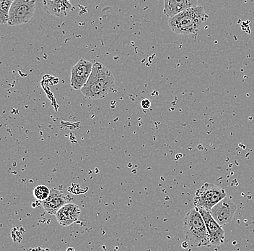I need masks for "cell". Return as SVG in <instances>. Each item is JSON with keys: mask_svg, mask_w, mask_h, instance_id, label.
I'll return each instance as SVG.
<instances>
[{"mask_svg": "<svg viewBox=\"0 0 254 251\" xmlns=\"http://www.w3.org/2000/svg\"><path fill=\"white\" fill-rule=\"evenodd\" d=\"M114 86L115 79L110 70L103 63L95 62L91 74L80 90L85 97L101 100L112 92Z\"/></svg>", "mask_w": 254, "mask_h": 251, "instance_id": "cell-1", "label": "cell"}, {"mask_svg": "<svg viewBox=\"0 0 254 251\" xmlns=\"http://www.w3.org/2000/svg\"><path fill=\"white\" fill-rule=\"evenodd\" d=\"M209 15L202 6H196L169 17L168 25L171 31L178 35L192 36L200 31L207 21Z\"/></svg>", "mask_w": 254, "mask_h": 251, "instance_id": "cell-2", "label": "cell"}, {"mask_svg": "<svg viewBox=\"0 0 254 251\" xmlns=\"http://www.w3.org/2000/svg\"><path fill=\"white\" fill-rule=\"evenodd\" d=\"M186 239L191 247H210L205 222L196 208L190 209L183 219Z\"/></svg>", "mask_w": 254, "mask_h": 251, "instance_id": "cell-3", "label": "cell"}, {"mask_svg": "<svg viewBox=\"0 0 254 251\" xmlns=\"http://www.w3.org/2000/svg\"><path fill=\"white\" fill-rule=\"evenodd\" d=\"M226 196V191L223 187L206 182L196 190L193 203L196 209L210 211L214 206Z\"/></svg>", "mask_w": 254, "mask_h": 251, "instance_id": "cell-4", "label": "cell"}, {"mask_svg": "<svg viewBox=\"0 0 254 251\" xmlns=\"http://www.w3.org/2000/svg\"><path fill=\"white\" fill-rule=\"evenodd\" d=\"M36 9V0H15L9 9L7 24L16 26L28 23Z\"/></svg>", "mask_w": 254, "mask_h": 251, "instance_id": "cell-5", "label": "cell"}, {"mask_svg": "<svg viewBox=\"0 0 254 251\" xmlns=\"http://www.w3.org/2000/svg\"><path fill=\"white\" fill-rule=\"evenodd\" d=\"M236 210L237 206L231 198L226 196L209 211L216 222L222 226L233 220Z\"/></svg>", "mask_w": 254, "mask_h": 251, "instance_id": "cell-6", "label": "cell"}, {"mask_svg": "<svg viewBox=\"0 0 254 251\" xmlns=\"http://www.w3.org/2000/svg\"><path fill=\"white\" fill-rule=\"evenodd\" d=\"M93 69V63L81 59L71 68L70 85L74 90H79L86 84Z\"/></svg>", "mask_w": 254, "mask_h": 251, "instance_id": "cell-7", "label": "cell"}, {"mask_svg": "<svg viewBox=\"0 0 254 251\" xmlns=\"http://www.w3.org/2000/svg\"><path fill=\"white\" fill-rule=\"evenodd\" d=\"M197 209L205 222L211 246L220 247L225 241V231L222 230L221 225L216 222L209 211L203 209Z\"/></svg>", "mask_w": 254, "mask_h": 251, "instance_id": "cell-8", "label": "cell"}, {"mask_svg": "<svg viewBox=\"0 0 254 251\" xmlns=\"http://www.w3.org/2000/svg\"><path fill=\"white\" fill-rule=\"evenodd\" d=\"M74 200L70 195L66 194L62 190L52 188L50 194L45 201H42L43 207L48 214L55 215L57 211L68 203L73 202Z\"/></svg>", "mask_w": 254, "mask_h": 251, "instance_id": "cell-9", "label": "cell"}, {"mask_svg": "<svg viewBox=\"0 0 254 251\" xmlns=\"http://www.w3.org/2000/svg\"><path fill=\"white\" fill-rule=\"evenodd\" d=\"M43 9L47 13L63 18L67 16L73 6L68 0H42Z\"/></svg>", "mask_w": 254, "mask_h": 251, "instance_id": "cell-10", "label": "cell"}, {"mask_svg": "<svg viewBox=\"0 0 254 251\" xmlns=\"http://www.w3.org/2000/svg\"><path fill=\"white\" fill-rule=\"evenodd\" d=\"M81 210L77 205L73 202L63 206L55 214L57 222L63 227H68L77 222L80 216Z\"/></svg>", "mask_w": 254, "mask_h": 251, "instance_id": "cell-11", "label": "cell"}, {"mask_svg": "<svg viewBox=\"0 0 254 251\" xmlns=\"http://www.w3.org/2000/svg\"><path fill=\"white\" fill-rule=\"evenodd\" d=\"M164 8L163 14L166 17H171L182 11L198 5V0H163Z\"/></svg>", "mask_w": 254, "mask_h": 251, "instance_id": "cell-12", "label": "cell"}, {"mask_svg": "<svg viewBox=\"0 0 254 251\" xmlns=\"http://www.w3.org/2000/svg\"><path fill=\"white\" fill-rule=\"evenodd\" d=\"M15 0H0V23L7 24L9 11Z\"/></svg>", "mask_w": 254, "mask_h": 251, "instance_id": "cell-13", "label": "cell"}, {"mask_svg": "<svg viewBox=\"0 0 254 251\" xmlns=\"http://www.w3.org/2000/svg\"><path fill=\"white\" fill-rule=\"evenodd\" d=\"M50 190L46 185H39L35 187L33 190V195L38 201H44L49 196Z\"/></svg>", "mask_w": 254, "mask_h": 251, "instance_id": "cell-14", "label": "cell"}, {"mask_svg": "<svg viewBox=\"0 0 254 251\" xmlns=\"http://www.w3.org/2000/svg\"><path fill=\"white\" fill-rule=\"evenodd\" d=\"M141 106H142V109H150L151 106V102L150 100L147 99V98L143 99L142 101H141Z\"/></svg>", "mask_w": 254, "mask_h": 251, "instance_id": "cell-15", "label": "cell"}, {"mask_svg": "<svg viewBox=\"0 0 254 251\" xmlns=\"http://www.w3.org/2000/svg\"><path fill=\"white\" fill-rule=\"evenodd\" d=\"M68 1H70V0H68Z\"/></svg>", "mask_w": 254, "mask_h": 251, "instance_id": "cell-16", "label": "cell"}]
</instances>
